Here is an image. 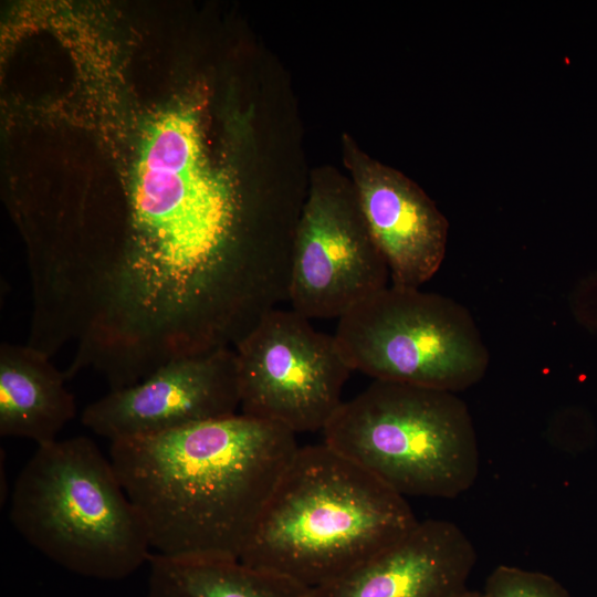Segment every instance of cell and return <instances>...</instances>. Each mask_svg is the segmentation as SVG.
<instances>
[{"label":"cell","mask_w":597,"mask_h":597,"mask_svg":"<svg viewBox=\"0 0 597 597\" xmlns=\"http://www.w3.org/2000/svg\"><path fill=\"white\" fill-rule=\"evenodd\" d=\"M297 448L287 428L237 413L111 441L109 459L156 554L239 559Z\"/></svg>","instance_id":"obj_1"},{"label":"cell","mask_w":597,"mask_h":597,"mask_svg":"<svg viewBox=\"0 0 597 597\" xmlns=\"http://www.w3.org/2000/svg\"><path fill=\"white\" fill-rule=\"evenodd\" d=\"M419 523L406 498L326 443L297 448L239 559L321 587Z\"/></svg>","instance_id":"obj_2"},{"label":"cell","mask_w":597,"mask_h":597,"mask_svg":"<svg viewBox=\"0 0 597 597\" xmlns=\"http://www.w3.org/2000/svg\"><path fill=\"white\" fill-rule=\"evenodd\" d=\"M9 514L30 545L84 577L123 579L151 556L111 459L84 436L38 446L17 476Z\"/></svg>","instance_id":"obj_3"},{"label":"cell","mask_w":597,"mask_h":597,"mask_svg":"<svg viewBox=\"0 0 597 597\" xmlns=\"http://www.w3.org/2000/svg\"><path fill=\"white\" fill-rule=\"evenodd\" d=\"M322 431L324 443L405 498H457L479 474L476 432L457 392L374 380Z\"/></svg>","instance_id":"obj_4"},{"label":"cell","mask_w":597,"mask_h":597,"mask_svg":"<svg viewBox=\"0 0 597 597\" xmlns=\"http://www.w3.org/2000/svg\"><path fill=\"white\" fill-rule=\"evenodd\" d=\"M352 370L458 392L479 383L490 356L470 312L420 289L386 286L341 318L334 334Z\"/></svg>","instance_id":"obj_5"},{"label":"cell","mask_w":597,"mask_h":597,"mask_svg":"<svg viewBox=\"0 0 597 597\" xmlns=\"http://www.w3.org/2000/svg\"><path fill=\"white\" fill-rule=\"evenodd\" d=\"M242 415L295 434L323 430L352 371L334 335L294 310L274 308L235 346Z\"/></svg>","instance_id":"obj_6"},{"label":"cell","mask_w":597,"mask_h":597,"mask_svg":"<svg viewBox=\"0 0 597 597\" xmlns=\"http://www.w3.org/2000/svg\"><path fill=\"white\" fill-rule=\"evenodd\" d=\"M389 277L357 195L314 189L300 212L293 238L291 308L308 320L341 318L385 289Z\"/></svg>","instance_id":"obj_7"},{"label":"cell","mask_w":597,"mask_h":597,"mask_svg":"<svg viewBox=\"0 0 597 597\" xmlns=\"http://www.w3.org/2000/svg\"><path fill=\"white\" fill-rule=\"evenodd\" d=\"M234 348L171 360L142 381L109 390L82 412L83 426L109 441L165 433L237 415Z\"/></svg>","instance_id":"obj_8"},{"label":"cell","mask_w":597,"mask_h":597,"mask_svg":"<svg viewBox=\"0 0 597 597\" xmlns=\"http://www.w3.org/2000/svg\"><path fill=\"white\" fill-rule=\"evenodd\" d=\"M473 544L452 522L427 520L399 543L311 597H453L475 565Z\"/></svg>","instance_id":"obj_9"},{"label":"cell","mask_w":597,"mask_h":597,"mask_svg":"<svg viewBox=\"0 0 597 597\" xmlns=\"http://www.w3.org/2000/svg\"><path fill=\"white\" fill-rule=\"evenodd\" d=\"M356 195L392 285L419 289L444 259L446 217L412 181L380 166L362 175Z\"/></svg>","instance_id":"obj_10"},{"label":"cell","mask_w":597,"mask_h":597,"mask_svg":"<svg viewBox=\"0 0 597 597\" xmlns=\"http://www.w3.org/2000/svg\"><path fill=\"white\" fill-rule=\"evenodd\" d=\"M66 380L43 352L28 343H1L0 436L29 439L38 446L56 440L76 415Z\"/></svg>","instance_id":"obj_11"},{"label":"cell","mask_w":597,"mask_h":597,"mask_svg":"<svg viewBox=\"0 0 597 597\" xmlns=\"http://www.w3.org/2000/svg\"><path fill=\"white\" fill-rule=\"evenodd\" d=\"M147 597H311L286 577L234 558L151 554Z\"/></svg>","instance_id":"obj_12"},{"label":"cell","mask_w":597,"mask_h":597,"mask_svg":"<svg viewBox=\"0 0 597 597\" xmlns=\"http://www.w3.org/2000/svg\"><path fill=\"white\" fill-rule=\"evenodd\" d=\"M481 597H570L552 576L514 566H498L488 577Z\"/></svg>","instance_id":"obj_13"},{"label":"cell","mask_w":597,"mask_h":597,"mask_svg":"<svg viewBox=\"0 0 597 597\" xmlns=\"http://www.w3.org/2000/svg\"><path fill=\"white\" fill-rule=\"evenodd\" d=\"M453 597H481V591L470 590V589L465 588L464 590L460 591L459 594L454 595Z\"/></svg>","instance_id":"obj_14"}]
</instances>
